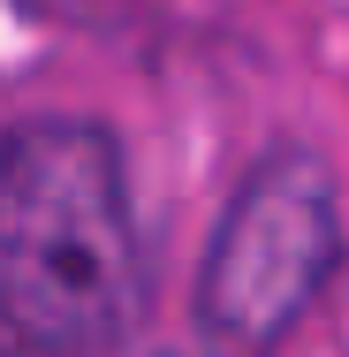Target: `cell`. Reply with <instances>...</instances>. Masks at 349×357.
Wrapping results in <instances>:
<instances>
[{
  "label": "cell",
  "mask_w": 349,
  "mask_h": 357,
  "mask_svg": "<svg viewBox=\"0 0 349 357\" xmlns=\"http://www.w3.org/2000/svg\"><path fill=\"white\" fill-rule=\"evenodd\" d=\"M144 259L122 144L99 122L0 137V342L23 357H114L137 327Z\"/></svg>",
  "instance_id": "cell-1"
},
{
  "label": "cell",
  "mask_w": 349,
  "mask_h": 357,
  "mask_svg": "<svg viewBox=\"0 0 349 357\" xmlns=\"http://www.w3.org/2000/svg\"><path fill=\"white\" fill-rule=\"evenodd\" d=\"M342 266V198L319 152L281 144L220 213L198 274V327L235 357H266L296 335Z\"/></svg>",
  "instance_id": "cell-2"
}]
</instances>
